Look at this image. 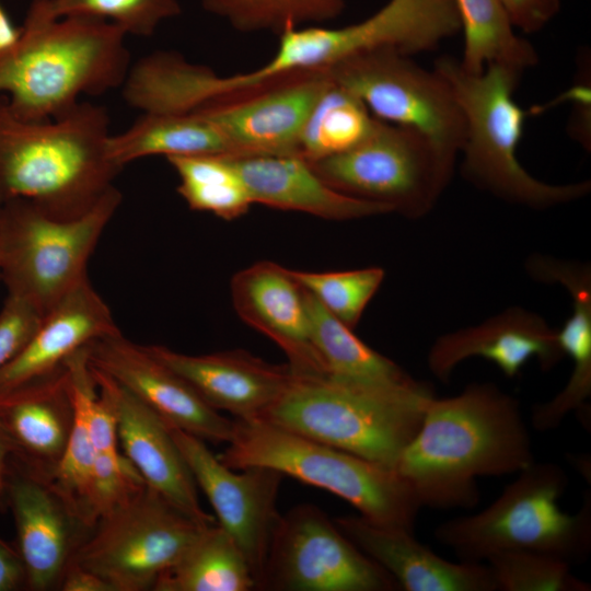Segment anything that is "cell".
Returning <instances> with one entry per match:
<instances>
[{
	"label": "cell",
	"mask_w": 591,
	"mask_h": 591,
	"mask_svg": "<svg viewBox=\"0 0 591 591\" xmlns=\"http://www.w3.org/2000/svg\"><path fill=\"white\" fill-rule=\"evenodd\" d=\"M144 485L135 466L119 450L95 452L91 498L95 521L126 502Z\"/></svg>",
	"instance_id": "d590c367"
},
{
	"label": "cell",
	"mask_w": 591,
	"mask_h": 591,
	"mask_svg": "<svg viewBox=\"0 0 591 591\" xmlns=\"http://www.w3.org/2000/svg\"><path fill=\"white\" fill-rule=\"evenodd\" d=\"M497 591H590L570 564L541 553L506 551L489 556Z\"/></svg>",
	"instance_id": "e575fe53"
},
{
	"label": "cell",
	"mask_w": 591,
	"mask_h": 591,
	"mask_svg": "<svg viewBox=\"0 0 591 591\" xmlns=\"http://www.w3.org/2000/svg\"><path fill=\"white\" fill-rule=\"evenodd\" d=\"M290 273L326 311L351 329L358 325L385 275L381 267L326 273L290 269Z\"/></svg>",
	"instance_id": "836d02e7"
},
{
	"label": "cell",
	"mask_w": 591,
	"mask_h": 591,
	"mask_svg": "<svg viewBox=\"0 0 591 591\" xmlns=\"http://www.w3.org/2000/svg\"><path fill=\"white\" fill-rule=\"evenodd\" d=\"M231 297L237 315L282 349L296 374H327L313 343L306 290L290 269L257 262L233 276Z\"/></svg>",
	"instance_id": "e0dca14e"
},
{
	"label": "cell",
	"mask_w": 591,
	"mask_h": 591,
	"mask_svg": "<svg viewBox=\"0 0 591 591\" xmlns=\"http://www.w3.org/2000/svg\"><path fill=\"white\" fill-rule=\"evenodd\" d=\"M120 202L113 187L93 209L69 220L22 199L0 202V279L8 294L44 316L88 278L89 259Z\"/></svg>",
	"instance_id": "ba28073f"
},
{
	"label": "cell",
	"mask_w": 591,
	"mask_h": 591,
	"mask_svg": "<svg viewBox=\"0 0 591 591\" xmlns=\"http://www.w3.org/2000/svg\"><path fill=\"white\" fill-rule=\"evenodd\" d=\"M113 161L124 167L150 155H229L233 148L221 128L204 112L143 113L125 131L111 135Z\"/></svg>",
	"instance_id": "d4e9b609"
},
{
	"label": "cell",
	"mask_w": 591,
	"mask_h": 591,
	"mask_svg": "<svg viewBox=\"0 0 591 591\" xmlns=\"http://www.w3.org/2000/svg\"><path fill=\"white\" fill-rule=\"evenodd\" d=\"M530 438L512 396L473 383L453 397L429 401L395 470L422 507L472 508L478 476L519 473L534 462Z\"/></svg>",
	"instance_id": "6da1fadb"
},
{
	"label": "cell",
	"mask_w": 591,
	"mask_h": 591,
	"mask_svg": "<svg viewBox=\"0 0 591 591\" xmlns=\"http://www.w3.org/2000/svg\"><path fill=\"white\" fill-rule=\"evenodd\" d=\"M256 580L243 553L216 522L158 579L153 591H251Z\"/></svg>",
	"instance_id": "484cf974"
},
{
	"label": "cell",
	"mask_w": 591,
	"mask_h": 591,
	"mask_svg": "<svg viewBox=\"0 0 591 591\" xmlns=\"http://www.w3.org/2000/svg\"><path fill=\"white\" fill-rule=\"evenodd\" d=\"M11 448L0 431V511H7V476L11 459Z\"/></svg>",
	"instance_id": "60d3db41"
},
{
	"label": "cell",
	"mask_w": 591,
	"mask_h": 591,
	"mask_svg": "<svg viewBox=\"0 0 591 591\" xmlns=\"http://www.w3.org/2000/svg\"><path fill=\"white\" fill-rule=\"evenodd\" d=\"M373 123L366 105L331 78L302 127L299 154L313 162L345 152L364 139Z\"/></svg>",
	"instance_id": "f546056e"
},
{
	"label": "cell",
	"mask_w": 591,
	"mask_h": 591,
	"mask_svg": "<svg viewBox=\"0 0 591 591\" xmlns=\"http://www.w3.org/2000/svg\"><path fill=\"white\" fill-rule=\"evenodd\" d=\"M61 591H114L111 584L97 575L70 563L60 580Z\"/></svg>",
	"instance_id": "ab89813d"
},
{
	"label": "cell",
	"mask_w": 591,
	"mask_h": 591,
	"mask_svg": "<svg viewBox=\"0 0 591 591\" xmlns=\"http://www.w3.org/2000/svg\"><path fill=\"white\" fill-rule=\"evenodd\" d=\"M211 524L144 485L99 519L70 563L97 575L114 591L153 590L160 576Z\"/></svg>",
	"instance_id": "30bf717a"
},
{
	"label": "cell",
	"mask_w": 591,
	"mask_h": 591,
	"mask_svg": "<svg viewBox=\"0 0 591 591\" xmlns=\"http://www.w3.org/2000/svg\"><path fill=\"white\" fill-rule=\"evenodd\" d=\"M454 162V157L418 130L374 117L371 130L358 144L309 163L345 195L419 218L432 209L448 186Z\"/></svg>",
	"instance_id": "9c48e42d"
},
{
	"label": "cell",
	"mask_w": 591,
	"mask_h": 591,
	"mask_svg": "<svg viewBox=\"0 0 591 591\" xmlns=\"http://www.w3.org/2000/svg\"><path fill=\"white\" fill-rule=\"evenodd\" d=\"M170 430L196 485L216 511L217 523L246 558L258 589L280 519L277 498L283 475L263 466L242 468L237 473L213 455L206 441L177 428L170 427Z\"/></svg>",
	"instance_id": "4fadbf2b"
},
{
	"label": "cell",
	"mask_w": 591,
	"mask_h": 591,
	"mask_svg": "<svg viewBox=\"0 0 591 591\" xmlns=\"http://www.w3.org/2000/svg\"><path fill=\"white\" fill-rule=\"evenodd\" d=\"M181 12L177 0H32L26 14L42 20L96 18L126 35L150 36L162 21Z\"/></svg>",
	"instance_id": "d6a6232c"
},
{
	"label": "cell",
	"mask_w": 591,
	"mask_h": 591,
	"mask_svg": "<svg viewBox=\"0 0 591 591\" xmlns=\"http://www.w3.org/2000/svg\"><path fill=\"white\" fill-rule=\"evenodd\" d=\"M450 83L465 119L462 172L493 195L531 208H549L586 196L590 182L553 185L530 175L517 150L526 112L514 99L524 71L491 63L479 73L466 71L459 59L443 56L433 67Z\"/></svg>",
	"instance_id": "5b68a950"
},
{
	"label": "cell",
	"mask_w": 591,
	"mask_h": 591,
	"mask_svg": "<svg viewBox=\"0 0 591 591\" xmlns=\"http://www.w3.org/2000/svg\"><path fill=\"white\" fill-rule=\"evenodd\" d=\"M202 8L242 33L322 25L339 16L345 0H201Z\"/></svg>",
	"instance_id": "1f68e13d"
},
{
	"label": "cell",
	"mask_w": 591,
	"mask_h": 591,
	"mask_svg": "<svg viewBox=\"0 0 591 591\" xmlns=\"http://www.w3.org/2000/svg\"><path fill=\"white\" fill-rule=\"evenodd\" d=\"M118 332L109 306L86 278L42 317L28 343L0 370V395L56 373L90 343Z\"/></svg>",
	"instance_id": "44dd1931"
},
{
	"label": "cell",
	"mask_w": 591,
	"mask_h": 591,
	"mask_svg": "<svg viewBox=\"0 0 591 591\" xmlns=\"http://www.w3.org/2000/svg\"><path fill=\"white\" fill-rule=\"evenodd\" d=\"M73 425L66 366L56 373L0 395V431L11 457L50 478Z\"/></svg>",
	"instance_id": "603a6c76"
},
{
	"label": "cell",
	"mask_w": 591,
	"mask_h": 591,
	"mask_svg": "<svg viewBox=\"0 0 591 591\" xmlns=\"http://www.w3.org/2000/svg\"><path fill=\"white\" fill-rule=\"evenodd\" d=\"M233 421L232 438L218 456L228 467L273 468L335 494L371 522L413 532L422 506L395 468L257 418Z\"/></svg>",
	"instance_id": "8992f818"
},
{
	"label": "cell",
	"mask_w": 591,
	"mask_h": 591,
	"mask_svg": "<svg viewBox=\"0 0 591 591\" xmlns=\"http://www.w3.org/2000/svg\"><path fill=\"white\" fill-rule=\"evenodd\" d=\"M90 368L96 385L105 390L113 401L118 443L124 455L146 485L193 518L209 524L216 523L199 503L196 482L170 427L108 375L91 364Z\"/></svg>",
	"instance_id": "d6986e66"
},
{
	"label": "cell",
	"mask_w": 591,
	"mask_h": 591,
	"mask_svg": "<svg viewBox=\"0 0 591 591\" xmlns=\"http://www.w3.org/2000/svg\"><path fill=\"white\" fill-rule=\"evenodd\" d=\"M393 49L349 57L327 69L331 78L356 95L380 120L418 130L456 158L465 138V119L449 81Z\"/></svg>",
	"instance_id": "8fae6325"
},
{
	"label": "cell",
	"mask_w": 591,
	"mask_h": 591,
	"mask_svg": "<svg viewBox=\"0 0 591 591\" xmlns=\"http://www.w3.org/2000/svg\"><path fill=\"white\" fill-rule=\"evenodd\" d=\"M146 348L184 379L210 407L237 419L258 418L294 376L288 363H268L242 349L193 356L161 345Z\"/></svg>",
	"instance_id": "ac0fdd59"
},
{
	"label": "cell",
	"mask_w": 591,
	"mask_h": 591,
	"mask_svg": "<svg viewBox=\"0 0 591 591\" xmlns=\"http://www.w3.org/2000/svg\"><path fill=\"white\" fill-rule=\"evenodd\" d=\"M314 346L327 375L379 386H409L417 383L399 366L359 339L351 328L326 311L308 292Z\"/></svg>",
	"instance_id": "4316f807"
},
{
	"label": "cell",
	"mask_w": 591,
	"mask_h": 591,
	"mask_svg": "<svg viewBox=\"0 0 591 591\" xmlns=\"http://www.w3.org/2000/svg\"><path fill=\"white\" fill-rule=\"evenodd\" d=\"M329 81L327 70L308 72L256 93L198 109L221 128L234 157H300L302 127Z\"/></svg>",
	"instance_id": "2e32d148"
},
{
	"label": "cell",
	"mask_w": 591,
	"mask_h": 591,
	"mask_svg": "<svg viewBox=\"0 0 591 591\" xmlns=\"http://www.w3.org/2000/svg\"><path fill=\"white\" fill-rule=\"evenodd\" d=\"M464 35L462 67L482 72L491 63H503L522 71L534 67V47L514 33L501 0H454Z\"/></svg>",
	"instance_id": "f1b7e54d"
},
{
	"label": "cell",
	"mask_w": 591,
	"mask_h": 591,
	"mask_svg": "<svg viewBox=\"0 0 591 591\" xmlns=\"http://www.w3.org/2000/svg\"><path fill=\"white\" fill-rule=\"evenodd\" d=\"M179 184L177 192L193 210L224 220L245 215L253 201L229 155L169 157Z\"/></svg>",
	"instance_id": "4dcf8cb0"
},
{
	"label": "cell",
	"mask_w": 591,
	"mask_h": 591,
	"mask_svg": "<svg viewBox=\"0 0 591 591\" xmlns=\"http://www.w3.org/2000/svg\"><path fill=\"white\" fill-rule=\"evenodd\" d=\"M394 578L363 554L321 509L280 515L258 590L393 591Z\"/></svg>",
	"instance_id": "7c38bea8"
},
{
	"label": "cell",
	"mask_w": 591,
	"mask_h": 591,
	"mask_svg": "<svg viewBox=\"0 0 591 591\" xmlns=\"http://www.w3.org/2000/svg\"><path fill=\"white\" fill-rule=\"evenodd\" d=\"M73 404V425L66 450L50 480L73 512L90 528L96 521L92 510V475L95 451L86 420V394L93 375L85 347L67 361Z\"/></svg>",
	"instance_id": "83f0119b"
},
{
	"label": "cell",
	"mask_w": 591,
	"mask_h": 591,
	"mask_svg": "<svg viewBox=\"0 0 591 591\" xmlns=\"http://www.w3.org/2000/svg\"><path fill=\"white\" fill-rule=\"evenodd\" d=\"M104 107L79 102L43 121L18 118L0 95V202L22 199L59 220L79 218L123 170L109 155Z\"/></svg>",
	"instance_id": "7a4b0ae2"
},
{
	"label": "cell",
	"mask_w": 591,
	"mask_h": 591,
	"mask_svg": "<svg viewBox=\"0 0 591 591\" xmlns=\"http://www.w3.org/2000/svg\"><path fill=\"white\" fill-rule=\"evenodd\" d=\"M42 317L27 302L7 294L0 310V370L28 343Z\"/></svg>",
	"instance_id": "8d00e7d4"
},
{
	"label": "cell",
	"mask_w": 591,
	"mask_h": 591,
	"mask_svg": "<svg viewBox=\"0 0 591 591\" xmlns=\"http://www.w3.org/2000/svg\"><path fill=\"white\" fill-rule=\"evenodd\" d=\"M25 589V571L15 546L0 537V591Z\"/></svg>",
	"instance_id": "f35d334b"
},
{
	"label": "cell",
	"mask_w": 591,
	"mask_h": 591,
	"mask_svg": "<svg viewBox=\"0 0 591 591\" xmlns=\"http://www.w3.org/2000/svg\"><path fill=\"white\" fill-rule=\"evenodd\" d=\"M432 397L420 382L379 386L294 373L257 419L395 468Z\"/></svg>",
	"instance_id": "277c9868"
},
{
	"label": "cell",
	"mask_w": 591,
	"mask_h": 591,
	"mask_svg": "<svg viewBox=\"0 0 591 591\" xmlns=\"http://www.w3.org/2000/svg\"><path fill=\"white\" fill-rule=\"evenodd\" d=\"M339 530L405 591H497L488 564L449 561L419 543L412 531L362 515L334 519Z\"/></svg>",
	"instance_id": "7402d4cb"
},
{
	"label": "cell",
	"mask_w": 591,
	"mask_h": 591,
	"mask_svg": "<svg viewBox=\"0 0 591 591\" xmlns=\"http://www.w3.org/2000/svg\"><path fill=\"white\" fill-rule=\"evenodd\" d=\"M513 27L526 34L544 28L559 12L560 0H501Z\"/></svg>",
	"instance_id": "74e56055"
},
{
	"label": "cell",
	"mask_w": 591,
	"mask_h": 591,
	"mask_svg": "<svg viewBox=\"0 0 591 591\" xmlns=\"http://www.w3.org/2000/svg\"><path fill=\"white\" fill-rule=\"evenodd\" d=\"M567 485L560 466L533 462L486 509L439 524L434 538L461 561L526 551L582 563L591 552V496L588 491L580 510L568 514L557 503Z\"/></svg>",
	"instance_id": "52a82bcc"
},
{
	"label": "cell",
	"mask_w": 591,
	"mask_h": 591,
	"mask_svg": "<svg viewBox=\"0 0 591 591\" xmlns=\"http://www.w3.org/2000/svg\"><path fill=\"white\" fill-rule=\"evenodd\" d=\"M7 506L15 524L25 589L58 590L66 568L92 529L73 512L48 476L12 457Z\"/></svg>",
	"instance_id": "5bb4252c"
},
{
	"label": "cell",
	"mask_w": 591,
	"mask_h": 591,
	"mask_svg": "<svg viewBox=\"0 0 591 591\" xmlns=\"http://www.w3.org/2000/svg\"><path fill=\"white\" fill-rule=\"evenodd\" d=\"M564 356L557 331L537 314L515 306L479 325L439 337L427 361L431 373L448 382L455 367L471 357L485 358L507 378H514L532 358L537 359L543 370H548Z\"/></svg>",
	"instance_id": "ffe728a7"
},
{
	"label": "cell",
	"mask_w": 591,
	"mask_h": 591,
	"mask_svg": "<svg viewBox=\"0 0 591 591\" xmlns=\"http://www.w3.org/2000/svg\"><path fill=\"white\" fill-rule=\"evenodd\" d=\"M89 363L153 410L169 427L204 441L229 442L234 421L210 407L194 389L121 332L85 347Z\"/></svg>",
	"instance_id": "9a60e30c"
},
{
	"label": "cell",
	"mask_w": 591,
	"mask_h": 591,
	"mask_svg": "<svg viewBox=\"0 0 591 591\" xmlns=\"http://www.w3.org/2000/svg\"><path fill=\"white\" fill-rule=\"evenodd\" d=\"M229 158L253 204L305 212L328 220H351L392 212L382 204L334 189L302 157Z\"/></svg>",
	"instance_id": "cb8c5ba5"
},
{
	"label": "cell",
	"mask_w": 591,
	"mask_h": 591,
	"mask_svg": "<svg viewBox=\"0 0 591 591\" xmlns=\"http://www.w3.org/2000/svg\"><path fill=\"white\" fill-rule=\"evenodd\" d=\"M125 36L102 19L26 14L18 40L0 53V95L20 119L57 118L81 95L123 85L130 69Z\"/></svg>",
	"instance_id": "3957f363"
}]
</instances>
